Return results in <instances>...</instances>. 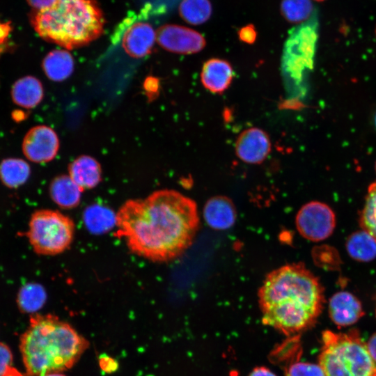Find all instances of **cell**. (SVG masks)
<instances>
[{
  "instance_id": "obj_1",
  "label": "cell",
  "mask_w": 376,
  "mask_h": 376,
  "mask_svg": "<svg viewBox=\"0 0 376 376\" xmlns=\"http://www.w3.org/2000/svg\"><path fill=\"white\" fill-rule=\"evenodd\" d=\"M196 202L173 189L126 201L115 215V235L132 253L155 263L180 256L199 227Z\"/></svg>"
},
{
  "instance_id": "obj_2",
  "label": "cell",
  "mask_w": 376,
  "mask_h": 376,
  "mask_svg": "<svg viewBox=\"0 0 376 376\" xmlns=\"http://www.w3.org/2000/svg\"><path fill=\"white\" fill-rule=\"evenodd\" d=\"M258 303L264 324L294 336L315 324L323 309L324 288L304 264H287L267 274Z\"/></svg>"
},
{
  "instance_id": "obj_3",
  "label": "cell",
  "mask_w": 376,
  "mask_h": 376,
  "mask_svg": "<svg viewBox=\"0 0 376 376\" xmlns=\"http://www.w3.org/2000/svg\"><path fill=\"white\" fill-rule=\"evenodd\" d=\"M20 337L27 374L43 376L72 368L88 347V341L69 323L52 314H32Z\"/></svg>"
},
{
  "instance_id": "obj_4",
  "label": "cell",
  "mask_w": 376,
  "mask_h": 376,
  "mask_svg": "<svg viewBox=\"0 0 376 376\" xmlns=\"http://www.w3.org/2000/svg\"><path fill=\"white\" fill-rule=\"evenodd\" d=\"M31 22L43 39L68 49L93 41L104 29L102 13L92 0H56L37 10Z\"/></svg>"
},
{
  "instance_id": "obj_5",
  "label": "cell",
  "mask_w": 376,
  "mask_h": 376,
  "mask_svg": "<svg viewBox=\"0 0 376 376\" xmlns=\"http://www.w3.org/2000/svg\"><path fill=\"white\" fill-rule=\"evenodd\" d=\"M322 340L318 362L325 376H376V362L357 330H326Z\"/></svg>"
},
{
  "instance_id": "obj_6",
  "label": "cell",
  "mask_w": 376,
  "mask_h": 376,
  "mask_svg": "<svg viewBox=\"0 0 376 376\" xmlns=\"http://www.w3.org/2000/svg\"><path fill=\"white\" fill-rule=\"evenodd\" d=\"M75 233L71 217L58 210L40 209L32 213L24 235L36 253L56 256L70 247Z\"/></svg>"
},
{
  "instance_id": "obj_7",
  "label": "cell",
  "mask_w": 376,
  "mask_h": 376,
  "mask_svg": "<svg viewBox=\"0 0 376 376\" xmlns=\"http://www.w3.org/2000/svg\"><path fill=\"white\" fill-rule=\"evenodd\" d=\"M318 21L315 13L292 28L285 42L283 64L288 72L299 77L305 67L312 64L318 40Z\"/></svg>"
},
{
  "instance_id": "obj_8",
  "label": "cell",
  "mask_w": 376,
  "mask_h": 376,
  "mask_svg": "<svg viewBox=\"0 0 376 376\" xmlns=\"http://www.w3.org/2000/svg\"><path fill=\"white\" fill-rule=\"evenodd\" d=\"M296 227L304 238L319 242L328 238L336 226L333 210L327 204L311 201L304 205L295 218Z\"/></svg>"
},
{
  "instance_id": "obj_9",
  "label": "cell",
  "mask_w": 376,
  "mask_h": 376,
  "mask_svg": "<svg viewBox=\"0 0 376 376\" xmlns=\"http://www.w3.org/2000/svg\"><path fill=\"white\" fill-rule=\"evenodd\" d=\"M157 41L167 51L181 54L198 53L206 45L202 34L177 24H167L160 27L157 32Z\"/></svg>"
},
{
  "instance_id": "obj_10",
  "label": "cell",
  "mask_w": 376,
  "mask_h": 376,
  "mask_svg": "<svg viewBox=\"0 0 376 376\" xmlns=\"http://www.w3.org/2000/svg\"><path fill=\"white\" fill-rule=\"evenodd\" d=\"M59 148L56 133L46 125L32 127L25 135L22 150L25 157L33 162L42 163L52 160Z\"/></svg>"
},
{
  "instance_id": "obj_11",
  "label": "cell",
  "mask_w": 376,
  "mask_h": 376,
  "mask_svg": "<svg viewBox=\"0 0 376 376\" xmlns=\"http://www.w3.org/2000/svg\"><path fill=\"white\" fill-rule=\"evenodd\" d=\"M235 153L245 163L258 164L269 155L271 141L269 135L258 127L242 132L235 144Z\"/></svg>"
},
{
  "instance_id": "obj_12",
  "label": "cell",
  "mask_w": 376,
  "mask_h": 376,
  "mask_svg": "<svg viewBox=\"0 0 376 376\" xmlns=\"http://www.w3.org/2000/svg\"><path fill=\"white\" fill-rule=\"evenodd\" d=\"M157 40L152 26L144 22L132 23L124 31L122 46L133 58H141L149 54Z\"/></svg>"
},
{
  "instance_id": "obj_13",
  "label": "cell",
  "mask_w": 376,
  "mask_h": 376,
  "mask_svg": "<svg viewBox=\"0 0 376 376\" xmlns=\"http://www.w3.org/2000/svg\"><path fill=\"white\" fill-rule=\"evenodd\" d=\"M329 314L338 327H345L356 323L364 312L360 301L352 293L340 291L335 293L329 301Z\"/></svg>"
},
{
  "instance_id": "obj_14",
  "label": "cell",
  "mask_w": 376,
  "mask_h": 376,
  "mask_svg": "<svg viewBox=\"0 0 376 376\" xmlns=\"http://www.w3.org/2000/svg\"><path fill=\"white\" fill-rule=\"evenodd\" d=\"M233 75V70L229 62L221 58H213L203 65L201 81L209 91L221 93L229 87Z\"/></svg>"
},
{
  "instance_id": "obj_15",
  "label": "cell",
  "mask_w": 376,
  "mask_h": 376,
  "mask_svg": "<svg viewBox=\"0 0 376 376\" xmlns=\"http://www.w3.org/2000/svg\"><path fill=\"white\" fill-rule=\"evenodd\" d=\"M236 210L231 200L217 196L209 198L203 208V217L207 225L215 230H226L235 222Z\"/></svg>"
},
{
  "instance_id": "obj_16",
  "label": "cell",
  "mask_w": 376,
  "mask_h": 376,
  "mask_svg": "<svg viewBox=\"0 0 376 376\" xmlns=\"http://www.w3.org/2000/svg\"><path fill=\"white\" fill-rule=\"evenodd\" d=\"M69 176L84 191L95 187L102 180V169L98 162L88 155L75 159L68 167Z\"/></svg>"
},
{
  "instance_id": "obj_17",
  "label": "cell",
  "mask_w": 376,
  "mask_h": 376,
  "mask_svg": "<svg viewBox=\"0 0 376 376\" xmlns=\"http://www.w3.org/2000/svg\"><path fill=\"white\" fill-rule=\"evenodd\" d=\"M83 191L69 175L56 177L49 185L52 201L61 208L72 209L80 203Z\"/></svg>"
},
{
  "instance_id": "obj_18",
  "label": "cell",
  "mask_w": 376,
  "mask_h": 376,
  "mask_svg": "<svg viewBox=\"0 0 376 376\" xmlns=\"http://www.w3.org/2000/svg\"><path fill=\"white\" fill-rule=\"evenodd\" d=\"M43 87L39 79L26 76L16 81L11 89L13 102L26 109L36 107L42 100Z\"/></svg>"
},
{
  "instance_id": "obj_19",
  "label": "cell",
  "mask_w": 376,
  "mask_h": 376,
  "mask_svg": "<svg viewBox=\"0 0 376 376\" xmlns=\"http://www.w3.org/2000/svg\"><path fill=\"white\" fill-rule=\"evenodd\" d=\"M74 60L66 50L55 49L44 58L42 66L47 77L54 81L68 78L74 70Z\"/></svg>"
},
{
  "instance_id": "obj_20",
  "label": "cell",
  "mask_w": 376,
  "mask_h": 376,
  "mask_svg": "<svg viewBox=\"0 0 376 376\" xmlns=\"http://www.w3.org/2000/svg\"><path fill=\"white\" fill-rule=\"evenodd\" d=\"M31 168L22 159L8 158L0 163V180L9 188H17L29 179Z\"/></svg>"
},
{
  "instance_id": "obj_21",
  "label": "cell",
  "mask_w": 376,
  "mask_h": 376,
  "mask_svg": "<svg viewBox=\"0 0 376 376\" xmlns=\"http://www.w3.org/2000/svg\"><path fill=\"white\" fill-rule=\"evenodd\" d=\"M346 249L353 259L368 262L376 257V240L364 230L351 234L346 241Z\"/></svg>"
},
{
  "instance_id": "obj_22",
  "label": "cell",
  "mask_w": 376,
  "mask_h": 376,
  "mask_svg": "<svg viewBox=\"0 0 376 376\" xmlns=\"http://www.w3.org/2000/svg\"><path fill=\"white\" fill-rule=\"evenodd\" d=\"M47 300L44 287L37 283H27L22 285L17 295V304L24 313L34 314L43 307Z\"/></svg>"
},
{
  "instance_id": "obj_23",
  "label": "cell",
  "mask_w": 376,
  "mask_h": 376,
  "mask_svg": "<svg viewBox=\"0 0 376 376\" xmlns=\"http://www.w3.org/2000/svg\"><path fill=\"white\" fill-rule=\"evenodd\" d=\"M179 12L181 17L187 23L200 25L210 19L212 7L210 0H182Z\"/></svg>"
},
{
  "instance_id": "obj_24",
  "label": "cell",
  "mask_w": 376,
  "mask_h": 376,
  "mask_svg": "<svg viewBox=\"0 0 376 376\" xmlns=\"http://www.w3.org/2000/svg\"><path fill=\"white\" fill-rule=\"evenodd\" d=\"M281 13L291 23H303L315 13L311 0H282Z\"/></svg>"
},
{
  "instance_id": "obj_25",
  "label": "cell",
  "mask_w": 376,
  "mask_h": 376,
  "mask_svg": "<svg viewBox=\"0 0 376 376\" xmlns=\"http://www.w3.org/2000/svg\"><path fill=\"white\" fill-rule=\"evenodd\" d=\"M359 224L376 240V182L368 189L365 204L359 214Z\"/></svg>"
},
{
  "instance_id": "obj_26",
  "label": "cell",
  "mask_w": 376,
  "mask_h": 376,
  "mask_svg": "<svg viewBox=\"0 0 376 376\" xmlns=\"http://www.w3.org/2000/svg\"><path fill=\"white\" fill-rule=\"evenodd\" d=\"M115 215L109 210L100 207H91L86 210L84 221L88 228L93 232H101L115 226Z\"/></svg>"
},
{
  "instance_id": "obj_27",
  "label": "cell",
  "mask_w": 376,
  "mask_h": 376,
  "mask_svg": "<svg viewBox=\"0 0 376 376\" xmlns=\"http://www.w3.org/2000/svg\"><path fill=\"white\" fill-rule=\"evenodd\" d=\"M286 376H325L319 364L296 361L287 368Z\"/></svg>"
},
{
  "instance_id": "obj_28",
  "label": "cell",
  "mask_w": 376,
  "mask_h": 376,
  "mask_svg": "<svg viewBox=\"0 0 376 376\" xmlns=\"http://www.w3.org/2000/svg\"><path fill=\"white\" fill-rule=\"evenodd\" d=\"M13 354L8 345L0 343V376H3L10 367Z\"/></svg>"
},
{
  "instance_id": "obj_29",
  "label": "cell",
  "mask_w": 376,
  "mask_h": 376,
  "mask_svg": "<svg viewBox=\"0 0 376 376\" xmlns=\"http://www.w3.org/2000/svg\"><path fill=\"white\" fill-rule=\"evenodd\" d=\"M100 369L105 373H112L118 368V361L107 354H102L98 358Z\"/></svg>"
},
{
  "instance_id": "obj_30",
  "label": "cell",
  "mask_w": 376,
  "mask_h": 376,
  "mask_svg": "<svg viewBox=\"0 0 376 376\" xmlns=\"http://www.w3.org/2000/svg\"><path fill=\"white\" fill-rule=\"evenodd\" d=\"M237 34L239 39L247 44H253L257 38V31L253 24H247L240 28Z\"/></svg>"
},
{
  "instance_id": "obj_31",
  "label": "cell",
  "mask_w": 376,
  "mask_h": 376,
  "mask_svg": "<svg viewBox=\"0 0 376 376\" xmlns=\"http://www.w3.org/2000/svg\"><path fill=\"white\" fill-rule=\"evenodd\" d=\"M37 10L45 9L52 6L56 0H26Z\"/></svg>"
},
{
  "instance_id": "obj_32",
  "label": "cell",
  "mask_w": 376,
  "mask_h": 376,
  "mask_svg": "<svg viewBox=\"0 0 376 376\" xmlns=\"http://www.w3.org/2000/svg\"><path fill=\"white\" fill-rule=\"evenodd\" d=\"M249 376H276L269 368L260 366L255 368L249 375Z\"/></svg>"
},
{
  "instance_id": "obj_33",
  "label": "cell",
  "mask_w": 376,
  "mask_h": 376,
  "mask_svg": "<svg viewBox=\"0 0 376 376\" xmlns=\"http://www.w3.org/2000/svg\"><path fill=\"white\" fill-rule=\"evenodd\" d=\"M366 345L370 356L376 362V333L368 339Z\"/></svg>"
},
{
  "instance_id": "obj_34",
  "label": "cell",
  "mask_w": 376,
  "mask_h": 376,
  "mask_svg": "<svg viewBox=\"0 0 376 376\" xmlns=\"http://www.w3.org/2000/svg\"><path fill=\"white\" fill-rule=\"evenodd\" d=\"M10 26L8 24L0 23V44L3 43L10 32Z\"/></svg>"
},
{
  "instance_id": "obj_35",
  "label": "cell",
  "mask_w": 376,
  "mask_h": 376,
  "mask_svg": "<svg viewBox=\"0 0 376 376\" xmlns=\"http://www.w3.org/2000/svg\"><path fill=\"white\" fill-rule=\"evenodd\" d=\"M3 376H24L15 368L10 367Z\"/></svg>"
},
{
  "instance_id": "obj_36",
  "label": "cell",
  "mask_w": 376,
  "mask_h": 376,
  "mask_svg": "<svg viewBox=\"0 0 376 376\" xmlns=\"http://www.w3.org/2000/svg\"><path fill=\"white\" fill-rule=\"evenodd\" d=\"M13 116L15 120H20L24 118L25 115L24 113L21 111H16L13 112Z\"/></svg>"
},
{
  "instance_id": "obj_37",
  "label": "cell",
  "mask_w": 376,
  "mask_h": 376,
  "mask_svg": "<svg viewBox=\"0 0 376 376\" xmlns=\"http://www.w3.org/2000/svg\"><path fill=\"white\" fill-rule=\"evenodd\" d=\"M43 376H65V375L61 373H52L46 374Z\"/></svg>"
},
{
  "instance_id": "obj_38",
  "label": "cell",
  "mask_w": 376,
  "mask_h": 376,
  "mask_svg": "<svg viewBox=\"0 0 376 376\" xmlns=\"http://www.w3.org/2000/svg\"><path fill=\"white\" fill-rule=\"evenodd\" d=\"M375 127H376V113H375Z\"/></svg>"
},
{
  "instance_id": "obj_39",
  "label": "cell",
  "mask_w": 376,
  "mask_h": 376,
  "mask_svg": "<svg viewBox=\"0 0 376 376\" xmlns=\"http://www.w3.org/2000/svg\"><path fill=\"white\" fill-rule=\"evenodd\" d=\"M314 1H322L324 0H314Z\"/></svg>"
},
{
  "instance_id": "obj_40",
  "label": "cell",
  "mask_w": 376,
  "mask_h": 376,
  "mask_svg": "<svg viewBox=\"0 0 376 376\" xmlns=\"http://www.w3.org/2000/svg\"><path fill=\"white\" fill-rule=\"evenodd\" d=\"M375 169H376V164H375Z\"/></svg>"
},
{
  "instance_id": "obj_41",
  "label": "cell",
  "mask_w": 376,
  "mask_h": 376,
  "mask_svg": "<svg viewBox=\"0 0 376 376\" xmlns=\"http://www.w3.org/2000/svg\"><path fill=\"white\" fill-rule=\"evenodd\" d=\"M375 34H376V29H375Z\"/></svg>"
}]
</instances>
